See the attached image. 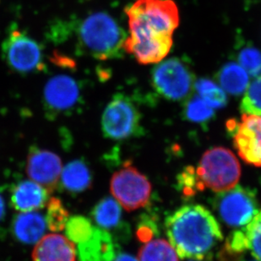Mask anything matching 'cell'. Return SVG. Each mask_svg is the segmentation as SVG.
I'll return each mask as SVG.
<instances>
[{
    "label": "cell",
    "mask_w": 261,
    "mask_h": 261,
    "mask_svg": "<svg viewBox=\"0 0 261 261\" xmlns=\"http://www.w3.org/2000/svg\"><path fill=\"white\" fill-rule=\"evenodd\" d=\"M51 193L32 180H24L15 185L10 195V203L20 212H37L47 205Z\"/></svg>",
    "instance_id": "obj_14"
},
{
    "label": "cell",
    "mask_w": 261,
    "mask_h": 261,
    "mask_svg": "<svg viewBox=\"0 0 261 261\" xmlns=\"http://www.w3.org/2000/svg\"><path fill=\"white\" fill-rule=\"evenodd\" d=\"M101 130L109 140L123 141L141 136V113L128 96L116 94L107 105L101 117Z\"/></svg>",
    "instance_id": "obj_5"
},
{
    "label": "cell",
    "mask_w": 261,
    "mask_h": 261,
    "mask_svg": "<svg viewBox=\"0 0 261 261\" xmlns=\"http://www.w3.org/2000/svg\"><path fill=\"white\" fill-rule=\"evenodd\" d=\"M239 65L253 77L261 75V52L255 47H244L239 52Z\"/></svg>",
    "instance_id": "obj_27"
},
{
    "label": "cell",
    "mask_w": 261,
    "mask_h": 261,
    "mask_svg": "<svg viewBox=\"0 0 261 261\" xmlns=\"http://www.w3.org/2000/svg\"><path fill=\"white\" fill-rule=\"evenodd\" d=\"M190 261H204V259H200V260H197V259H190Z\"/></svg>",
    "instance_id": "obj_31"
},
{
    "label": "cell",
    "mask_w": 261,
    "mask_h": 261,
    "mask_svg": "<svg viewBox=\"0 0 261 261\" xmlns=\"http://www.w3.org/2000/svg\"><path fill=\"white\" fill-rule=\"evenodd\" d=\"M113 261H139L138 259L135 258V257L132 256L131 254H125V253H123V254H117V256L115 257V259Z\"/></svg>",
    "instance_id": "obj_29"
},
{
    "label": "cell",
    "mask_w": 261,
    "mask_h": 261,
    "mask_svg": "<svg viewBox=\"0 0 261 261\" xmlns=\"http://www.w3.org/2000/svg\"><path fill=\"white\" fill-rule=\"evenodd\" d=\"M69 219V213L61 200L58 198H50L47 204L46 223L52 232H60L64 229Z\"/></svg>",
    "instance_id": "obj_23"
},
{
    "label": "cell",
    "mask_w": 261,
    "mask_h": 261,
    "mask_svg": "<svg viewBox=\"0 0 261 261\" xmlns=\"http://www.w3.org/2000/svg\"><path fill=\"white\" fill-rule=\"evenodd\" d=\"M214 207L222 222L235 228L249 224L259 211L255 191L240 185L218 193Z\"/></svg>",
    "instance_id": "obj_7"
},
{
    "label": "cell",
    "mask_w": 261,
    "mask_h": 261,
    "mask_svg": "<svg viewBox=\"0 0 261 261\" xmlns=\"http://www.w3.org/2000/svg\"><path fill=\"white\" fill-rule=\"evenodd\" d=\"M76 246L61 234H47L35 245L33 261H76Z\"/></svg>",
    "instance_id": "obj_13"
},
{
    "label": "cell",
    "mask_w": 261,
    "mask_h": 261,
    "mask_svg": "<svg viewBox=\"0 0 261 261\" xmlns=\"http://www.w3.org/2000/svg\"><path fill=\"white\" fill-rule=\"evenodd\" d=\"M215 115L214 109L208 105L200 96L189 99L185 108V116L193 123H206Z\"/></svg>",
    "instance_id": "obj_24"
},
{
    "label": "cell",
    "mask_w": 261,
    "mask_h": 261,
    "mask_svg": "<svg viewBox=\"0 0 261 261\" xmlns=\"http://www.w3.org/2000/svg\"><path fill=\"white\" fill-rule=\"evenodd\" d=\"M201 190L204 188L217 193L232 190L241 177V166L231 150L213 147L206 150L195 170Z\"/></svg>",
    "instance_id": "obj_4"
},
{
    "label": "cell",
    "mask_w": 261,
    "mask_h": 261,
    "mask_svg": "<svg viewBox=\"0 0 261 261\" xmlns=\"http://www.w3.org/2000/svg\"><path fill=\"white\" fill-rule=\"evenodd\" d=\"M76 246L79 261H113L118 252L111 234L96 226L92 236Z\"/></svg>",
    "instance_id": "obj_15"
},
{
    "label": "cell",
    "mask_w": 261,
    "mask_h": 261,
    "mask_svg": "<svg viewBox=\"0 0 261 261\" xmlns=\"http://www.w3.org/2000/svg\"><path fill=\"white\" fill-rule=\"evenodd\" d=\"M233 135L234 146L248 164L261 168V116L243 114L241 121L228 122Z\"/></svg>",
    "instance_id": "obj_11"
},
{
    "label": "cell",
    "mask_w": 261,
    "mask_h": 261,
    "mask_svg": "<svg viewBox=\"0 0 261 261\" xmlns=\"http://www.w3.org/2000/svg\"><path fill=\"white\" fill-rule=\"evenodd\" d=\"M247 250H249L254 259L261 261V210L249 224L242 227Z\"/></svg>",
    "instance_id": "obj_25"
},
{
    "label": "cell",
    "mask_w": 261,
    "mask_h": 261,
    "mask_svg": "<svg viewBox=\"0 0 261 261\" xmlns=\"http://www.w3.org/2000/svg\"><path fill=\"white\" fill-rule=\"evenodd\" d=\"M243 261H257V260H256V259H254V260H243Z\"/></svg>",
    "instance_id": "obj_32"
},
{
    "label": "cell",
    "mask_w": 261,
    "mask_h": 261,
    "mask_svg": "<svg viewBox=\"0 0 261 261\" xmlns=\"http://www.w3.org/2000/svg\"><path fill=\"white\" fill-rule=\"evenodd\" d=\"M46 227V220L38 212H20L13 221L12 231L18 241L32 244L42 239Z\"/></svg>",
    "instance_id": "obj_16"
},
{
    "label": "cell",
    "mask_w": 261,
    "mask_h": 261,
    "mask_svg": "<svg viewBox=\"0 0 261 261\" xmlns=\"http://www.w3.org/2000/svg\"><path fill=\"white\" fill-rule=\"evenodd\" d=\"M77 36L80 50L99 60L119 57L127 38L116 20L104 12L93 13L82 20Z\"/></svg>",
    "instance_id": "obj_3"
},
{
    "label": "cell",
    "mask_w": 261,
    "mask_h": 261,
    "mask_svg": "<svg viewBox=\"0 0 261 261\" xmlns=\"http://www.w3.org/2000/svg\"><path fill=\"white\" fill-rule=\"evenodd\" d=\"M240 107L244 114L261 116V75L246 89Z\"/></svg>",
    "instance_id": "obj_26"
},
{
    "label": "cell",
    "mask_w": 261,
    "mask_h": 261,
    "mask_svg": "<svg viewBox=\"0 0 261 261\" xmlns=\"http://www.w3.org/2000/svg\"><path fill=\"white\" fill-rule=\"evenodd\" d=\"M139 261H179L173 245L163 239L145 242L138 253Z\"/></svg>",
    "instance_id": "obj_20"
},
{
    "label": "cell",
    "mask_w": 261,
    "mask_h": 261,
    "mask_svg": "<svg viewBox=\"0 0 261 261\" xmlns=\"http://www.w3.org/2000/svg\"><path fill=\"white\" fill-rule=\"evenodd\" d=\"M62 170L61 158L56 153L36 147L30 150L25 168L28 177L50 193L59 186Z\"/></svg>",
    "instance_id": "obj_12"
},
{
    "label": "cell",
    "mask_w": 261,
    "mask_h": 261,
    "mask_svg": "<svg viewBox=\"0 0 261 261\" xmlns=\"http://www.w3.org/2000/svg\"><path fill=\"white\" fill-rule=\"evenodd\" d=\"M5 215V200L3 199L2 196L0 195V222L2 221L3 218Z\"/></svg>",
    "instance_id": "obj_30"
},
{
    "label": "cell",
    "mask_w": 261,
    "mask_h": 261,
    "mask_svg": "<svg viewBox=\"0 0 261 261\" xmlns=\"http://www.w3.org/2000/svg\"><path fill=\"white\" fill-rule=\"evenodd\" d=\"M151 184L137 168L124 163L114 173L110 181V191L121 206L133 212L147 205L151 196Z\"/></svg>",
    "instance_id": "obj_6"
},
{
    "label": "cell",
    "mask_w": 261,
    "mask_h": 261,
    "mask_svg": "<svg viewBox=\"0 0 261 261\" xmlns=\"http://www.w3.org/2000/svg\"><path fill=\"white\" fill-rule=\"evenodd\" d=\"M96 227L111 232L123 227L122 206L114 198L105 197L95 205L91 213Z\"/></svg>",
    "instance_id": "obj_17"
},
{
    "label": "cell",
    "mask_w": 261,
    "mask_h": 261,
    "mask_svg": "<svg viewBox=\"0 0 261 261\" xmlns=\"http://www.w3.org/2000/svg\"><path fill=\"white\" fill-rule=\"evenodd\" d=\"M60 180L65 190L73 194L84 192L92 185L91 171L83 161L68 163L63 168Z\"/></svg>",
    "instance_id": "obj_18"
},
{
    "label": "cell",
    "mask_w": 261,
    "mask_h": 261,
    "mask_svg": "<svg viewBox=\"0 0 261 261\" xmlns=\"http://www.w3.org/2000/svg\"><path fill=\"white\" fill-rule=\"evenodd\" d=\"M178 182L182 188V192L187 196L194 195L197 191L201 190L196 176V172L191 167L186 168L181 173V177Z\"/></svg>",
    "instance_id": "obj_28"
},
{
    "label": "cell",
    "mask_w": 261,
    "mask_h": 261,
    "mask_svg": "<svg viewBox=\"0 0 261 261\" xmlns=\"http://www.w3.org/2000/svg\"><path fill=\"white\" fill-rule=\"evenodd\" d=\"M129 36L123 50L141 64H158L173 47V35L179 25L173 0H136L126 9Z\"/></svg>",
    "instance_id": "obj_1"
},
{
    "label": "cell",
    "mask_w": 261,
    "mask_h": 261,
    "mask_svg": "<svg viewBox=\"0 0 261 261\" xmlns=\"http://www.w3.org/2000/svg\"><path fill=\"white\" fill-rule=\"evenodd\" d=\"M165 229L182 259H207L223 239L217 219L201 204H187L175 211L166 218Z\"/></svg>",
    "instance_id": "obj_2"
},
{
    "label": "cell",
    "mask_w": 261,
    "mask_h": 261,
    "mask_svg": "<svg viewBox=\"0 0 261 261\" xmlns=\"http://www.w3.org/2000/svg\"><path fill=\"white\" fill-rule=\"evenodd\" d=\"M220 85L225 92L240 95L249 87V74L236 63H228L222 67L218 74Z\"/></svg>",
    "instance_id": "obj_19"
},
{
    "label": "cell",
    "mask_w": 261,
    "mask_h": 261,
    "mask_svg": "<svg viewBox=\"0 0 261 261\" xmlns=\"http://www.w3.org/2000/svg\"><path fill=\"white\" fill-rule=\"evenodd\" d=\"M82 88L74 77L58 74L45 85L43 102L50 118L72 114L82 100Z\"/></svg>",
    "instance_id": "obj_10"
},
{
    "label": "cell",
    "mask_w": 261,
    "mask_h": 261,
    "mask_svg": "<svg viewBox=\"0 0 261 261\" xmlns=\"http://www.w3.org/2000/svg\"><path fill=\"white\" fill-rule=\"evenodd\" d=\"M154 88L164 98L180 101L186 98L194 85L190 68L178 59L158 63L152 71Z\"/></svg>",
    "instance_id": "obj_9"
},
{
    "label": "cell",
    "mask_w": 261,
    "mask_h": 261,
    "mask_svg": "<svg viewBox=\"0 0 261 261\" xmlns=\"http://www.w3.org/2000/svg\"><path fill=\"white\" fill-rule=\"evenodd\" d=\"M96 226L87 217L82 216H74L69 217L64 227L66 237L73 242L75 246L87 242L93 234Z\"/></svg>",
    "instance_id": "obj_22"
},
{
    "label": "cell",
    "mask_w": 261,
    "mask_h": 261,
    "mask_svg": "<svg viewBox=\"0 0 261 261\" xmlns=\"http://www.w3.org/2000/svg\"><path fill=\"white\" fill-rule=\"evenodd\" d=\"M2 55L8 66L19 74H32L45 69L39 43L20 30H13L6 37Z\"/></svg>",
    "instance_id": "obj_8"
},
{
    "label": "cell",
    "mask_w": 261,
    "mask_h": 261,
    "mask_svg": "<svg viewBox=\"0 0 261 261\" xmlns=\"http://www.w3.org/2000/svg\"><path fill=\"white\" fill-rule=\"evenodd\" d=\"M195 86L199 96L212 109H221L227 105V97L224 90L211 80H199Z\"/></svg>",
    "instance_id": "obj_21"
}]
</instances>
